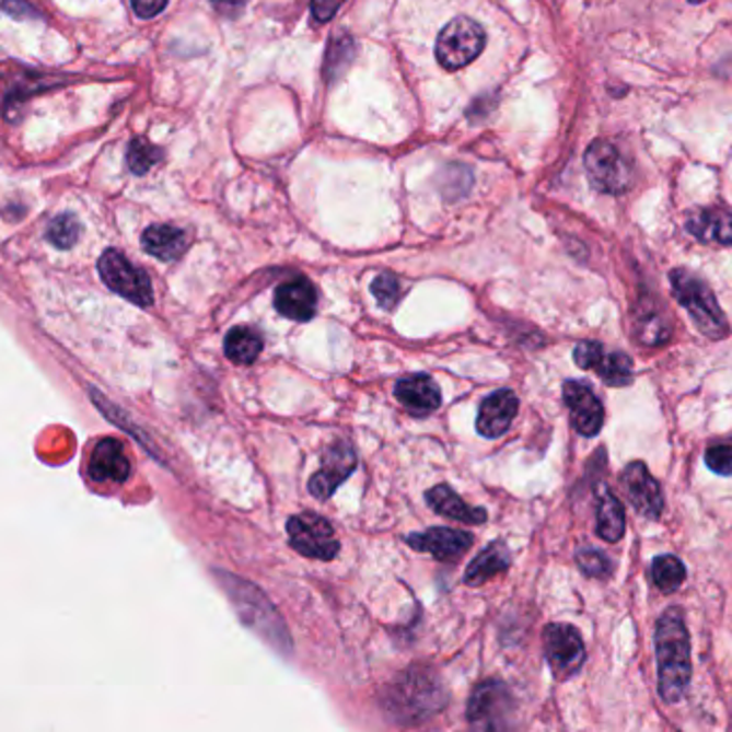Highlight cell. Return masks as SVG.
I'll return each instance as SVG.
<instances>
[{
    "instance_id": "6da1fadb",
    "label": "cell",
    "mask_w": 732,
    "mask_h": 732,
    "mask_svg": "<svg viewBox=\"0 0 732 732\" xmlns=\"http://www.w3.org/2000/svg\"><path fill=\"white\" fill-rule=\"evenodd\" d=\"M445 689L440 675L429 666H411L400 673L384 692L382 707L392 722L416 727L445 707Z\"/></svg>"
},
{
    "instance_id": "7a4b0ae2",
    "label": "cell",
    "mask_w": 732,
    "mask_h": 732,
    "mask_svg": "<svg viewBox=\"0 0 732 732\" xmlns=\"http://www.w3.org/2000/svg\"><path fill=\"white\" fill-rule=\"evenodd\" d=\"M217 579H219V585L225 589L228 597L232 600L244 628L259 636L277 653L290 658L293 651L292 635L283 617L275 608V604L268 600V595L259 586L239 579L230 572L217 570Z\"/></svg>"
},
{
    "instance_id": "3957f363",
    "label": "cell",
    "mask_w": 732,
    "mask_h": 732,
    "mask_svg": "<svg viewBox=\"0 0 732 732\" xmlns=\"http://www.w3.org/2000/svg\"><path fill=\"white\" fill-rule=\"evenodd\" d=\"M660 694L669 702L682 700L692 677L689 636L679 608L666 611L655 628Z\"/></svg>"
},
{
    "instance_id": "277c9868",
    "label": "cell",
    "mask_w": 732,
    "mask_h": 732,
    "mask_svg": "<svg viewBox=\"0 0 732 732\" xmlns=\"http://www.w3.org/2000/svg\"><path fill=\"white\" fill-rule=\"evenodd\" d=\"M671 288L702 335L709 339H722L729 333V322L711 288L702 279L689 270L677 268L671 272Z\"/></svg>"
},
{
    "instance_id": "5b68a950",
    "label": "cell",
    "mask_w": 732,
    "mask_h": 732,
    "mask_svg": "<svg viewBox=\"0 0 732 732\" xmlns=\"http://www.w3.org/2000/svg\"><path fill=\"white\" fill-rule=\"evenodd\" d=\"M516 702L510 687L501 682H483L469 698L467 724L469 732H512Z\"/></svg>"
},
{
    "instance_id": "8992f818",
    "label": "cell",
    "mask_w": 732,
    "mask_h": 732,
    "mask_svg": "<svg viewBox=\"0 0 732 732\" xmlns=\"http://www.w3.org/2000/svg\"><path fill=\"white\" fill-rule=\"evenodd\" d=\"M487 46L485 28L472 18H454L441 28L435 56L443 69L458 71L474 62Z\"/></svg>"
},
{
    "instance_id": "52a82bcc",
    "label": "cell",
    "mask_w": 732,
    "mask_h": 732,
    "mask_svg": "<svg viewBox=\"0 0 732 732\" xmlns=\"http://www.w3.org/2000/svg\"><path fill=\"white\" fill-rule=\"evenodd\" d=\"M585 170L591 185L602 194L619 196L632 185V167L628 159L606 140H595L586 148Z\"/></svg>"
},
{
    "instance_id": "ba28073f",
    "label": "cell",
    "mask_w": 732,
    "mask_h": 732,
    "mask_svg": "<svg viewBox=\"0 0 732 732\" xmlns=\"http://www.w3.org/2000/svg\"><path fill=\"white\" fill-rule=\"evenodd\" d=\"M98 275L103 283L112 292L127 298L129 302L138 306H150L152 304V286L147 272L131 264L123 253L118 251H105L98 259Z\"/></svg>"
},
{
    "instance_id": "9c48e42d",
    "label": "cell",
    "mask_w": 732,
    "mask_h": 732,
    "mask_svg": "<svg viewBox=\"0 0 732 732\" xmlns=\"http://www.w3.org/2000/svg\"><path fill=\"white\" fill-rule=\"evenodd\" d=\"M288 534L293 550L309 559L330 561L339 553V539L335 536L333 525L313 512L295 514L288 523Z\"/></svg>"
},
{
    "instance_id": "30bf717a",
    "label": "cell",
    "mask_w": 732,
    "mask_h": 732,
    "mask_svg": "<svg viewBox=\"0 0 732 732\" xmlns=\"http://www.w3.org/2000/svg\"><path fill=\"white\" fill-rule=\"evenodd\" d=\"M574 362L585 371H595L608 386H628L635 377L632 360L621 351H606L602 342H579L574 347Z\"/></svg>"
},
{
    "instance_id": "8fae6325",
    "label": "cell",
    "mask_w": 732,
    "mask_h": 732,
    "mask_svg": "<svg viewBox=\"0 0 732 732\" xmlns=\"http://www.w3.org/2000/svg\"><path fill=\"white\" fill-rule=\"evenodd\" d=\"M544 649L548 664L559 677L574 675L585 662V644L577 628L566 624H550L544 630Z\"/></svg>"
},
{
    "instance_id": "7c38bea8",
    "label": "cell",
    "mask_w": 732,
    "mask_h": 732,
    "mask_svg": "<svg viewBox=\"0 0 732 732\" xmlns=\"http://www.w3.org/2000/svg\"><path fill=\"white\" fill-rule=\"evenodd\" d=\"M356 463V452L347 441L333 443L322 456L319 472L309 483L311 495L317 499H328L353 474Z\"/></svg>"
},
{
    "instance_id": "4fadbf2b",
    "label": "cell",
    "mask_w": 732,
    "mask_h": 732,
    "mask_svg": "<svg viewBox=\"0 0 732 732\" xmlns=\"http://www.w3.org/2000/svg\"><path fill=\"white\" fill-rule=\"evenodd\" d=\"M621 488L636 512L644 519H658L664 510V495L647 465L635 461L621 474Z\"/></svg>"
},
{
    "instance_id": "5bb4252c",
    "label": "cell",
    "mask_w": 732,
    "mask_h": 732,
    "mask_svg": "<svg viewBox=\"0 0 732 732\" xmlns=\"http://www.w3.org/2000/svg\"><path fill=\"white\" fill-rule=\"evenodd\" d=\"M563 400L570 409L572 425L583 438H595L604 425V407L595 392L586 386L585 382H566L563 384Z\"/></svg>"
},
{
    "instance_id": "9a60e30c",
    "label": "cell",
    "mask_w": 732,
    "mask_h": 732,
    "mask_svg": "<svg viewBox=\"0 0 732 732\" xmlns=\"http://www.w3.org/2000/svg\"><path fill=\"white\" fill-rule=\"evenodd\" d=\"M407 544L420 553L433 555L440 561H456L469 550V546L474 544V537L461 530L435 527L425 534H411L407 537Z\"/></svg>"
},
{
    "instance_id": "2e32d148",
    "label": "cell",
    "mask_w": 732,
    "mask_h": 732,
    "mask_svg": "<svg viewBox=\"0 0 732 732\" xmlns=\"http://www.w3.org/2000/svg\"><path fill=\"white\" fill-rule=\"evenodd\" d=\"M396 400L414 416H429L433 414L441 403L440 386L433 377L425 373L407 375L396 382L394 388Z\"/></svg>"
},
{
    "instance_id": "e0dca14e",
    "label": "cell",
    "mask_w": 732,
    "mask_h": 732,
    "mask_svg": "<svg viewBox=\"0 0 732 732\" xmlns=\"http://www.w3.org/2000/svg\"><path fill=\"white\" fill-rule=\"evenodd\" d=\"M519 411V398L512 391H497L487 396L478 411V433L485 438L503 435Z\"/></svg>"
},
{
    "instance_id": "ac0fdd59",
    "label": "cell",
    "mask_w": 732,
    "mask_h": 732,
    "mask_svg": "<svg viewBox=\"0 0 732 732\" xmlns=\"http://www.w3.org/2000/svg\"><path fill=\"white\" fill-rule=\"evenodd\" d=\"M89 474L97 483L123 485L131 474V463L118 440H101L89 461Z\"/></svg>"
},
{
    "instance_id": "d6986e66",
    "label": "cell",
    "mask_w": 732,
    "mask_h": 732,
    "mask_svg": "<svg viewBox=\"0 0 732 732\" xmlns=\"http://www.w3.org/2000/svg\"><path fill=\"white\" fill-rule=\"evenodd\" d=\"M275 309L293 322H309L317 311V293L306 279H292L277 288Z\"/></svg>"
},
{
    "instance_id": "ffe728a7",
    "label": "cell",
    "mask_w": 732,
    "mask_h": 732,
    "mask_svg": "<svg viewBox=\"0 0 732 732\" xmlns=\"http://www.w3.org/2000/svg\"><path fill=\"white\" fill-rule=\"evenodd\" d=\"M687 232L700 243L732 244V214L718 208H698L685 217Z\"/></svg>"
},
{
    "instance_id": "44dd1931",
    "label": "cell",
    "mask_w": 732,
    "mask_h": 732,
    "mask_svg": "<svg viewBox=\"0 0 732 732\" xmlns=\"http://www.w3.org/2000/svg\"><path fill=\"white\" fill-rule=\"evenodd\" d=\"M187 232L174 225H150L142 234L144 251L161 262H176L187 251Z\"/></svg>"
},
{
    "instance_id": "7402d4cb",
    "label": "cell",
    "mask_w": 732,
    "mask_h": 732,
    "mask_svg": "<svg viewBox=\"0 0 732 732\" xmlns=\"http://www.w3.org/2000/svg\"><path fill=\"white\" fill-rule=\"evenodd\" d=\"M427 501L441 516H448V519H454V521H461V523L480 525V523L487 521V510L485 508L467 506L448 485L431 488L427 492Z\"/></svg>"
},
{
    "instance_id": "603a6c76",
    "label": "cell",
    "mask_w": 732,
    "mask_h": 732,
    "mask_svg": "<svg viewBox=\"0 0 732 732\" xmlns=\"http://www.w3.org/2000/svg\"><path fill=\"white\" fill-rule=\"evenodd\" d=\"M510 568V550L503 542H492L487 546L467 568L465 583L467 585H483L492 577L506 572Z\"/></svg>"
},
{
    "instance_id": "cb8c5ba5",
    "label": "cell",
    "mask_w": 732,
    "mask_h": 732,
    "mask_svg": "<svg viewBox=\"0 0 732 732\" xmlns=\"http://www.w3.org/2000/svg\"><path fill=\"white\" fill-rule=\"evenodd\" d=\"M597 536L606 542H619L626 534V512L611 490L600 492L597 501Z\"/></svg>"
},
{
    "instance_id": "d4e9b609",
    "label": "cell",
    "mask_w": 732,
    "mask_h": 732,
    "mask_svg": "<svg viewBox=\"0 0 732 732\" xmlns=\"http://www.w3.org/2000/svg\"><path fill=\"white\" fill-rule=\"evenodd\" d=\"M264 349V339L246 326H239L232 328L230 335L225 337V356L234 362V364H253L257 360V356Z\"/></svg>"
},
{
    "instance_id": "484cf974",
    "label": "cell",
    "mask_w": 732,
    "mask_h": 732,
    "mask_svg": "<svg viewBox=\"0 0 732 732\" xmlns=\"http://www.w3.org/2000/svg\"><path fill=\"white\" fill-rule=\"evenodd\" d=\"M651 581L664 593H673L684 585L685 566L675 555L655 557L651 563Z\"/></svg>"
},
{
    "instance_id": "4316f807",
    "label": "cell",
    "mask_w": 732,
    "mask_h": 732,
    "mask_svg": "<svg viewBox=\"0 0 732 732\" xmlns=\"http://www.w3.org/2000/svg\"><path fill=\"white\" fill-rule=\"evenodd\" d=\"M163 156L161 148L150 144L144 138H136L129 144V152H127V163L131 167L133 174H147L152 165H156Z\"/></svg>"
},
{
    "instance_id": "83f0119b",
    "label": "cell",
    "mask_w": 732,
    "mask_h": 732,
    "mask_svg": "<svg viewBox=\"0 0 732 732\" xmlns=\"http://www.w3.org/2000/svg\"><path fill=\"white\" fill-rule=\"evenodd\" d=\"M80 239V223L73 214L56 217L48 228V241L58 248H71Z\"/></svg>"
},
{
    "instance_id": "f1b7e54d",
    "label": "cell",
    "mask_w": 732,
    "mask_h": 732,
    "mask_svg": "<svg viewBox=\"0 0 732 732\" xmlns=\"http://www.w3.org/2000/svg\"><path fill=\"white\" fill-rule=\"evenodd\" d=\"M577 561L586 577H593V579H606L613 570L611 559L602 550H595V548H581L577 555Z\"/></svg>"
},
{
    "instance_id": "f546056e",
    "label": "cell",
    "mask_w": 732,
    "mask_h": 732,
    "mask_svg": "<svg viewBox=\"0 0 732 732\" xmlns=\"http://www.w3.org/2000/svg\"><path fill=\"white\" fill-rule=\"evenodd\" d=\"M441 178V189L448 197H463L472 187V172L463 165L445 167Z\"/></svg>"
},
{
    "instance_id": "4dcf8cb0",
    "label": "cell",
    "mask_w": 732,
    "mask_h": 732,
    "mask_svg": "<svg viewBox=\"0 0 732 732\" xmlns=\"http://www.w3.org/2000/svg\"><path fill=\"white\" fill-rule=\"evenodd\" d=\"M705 463L718 476H732V438L731 440L720 441V443H713L705 452Z\"/></svg>"
},
{
    "instance_id": "1f68e13d",
    "label": "cell",
    "mask_w": 732,
    "mask_h": 732,
    "mask_svg": "<svg viewBox=\"0 0 732 732\" xmlns=\"http://www.w3.org/2000/svg\"><path fill=\"white\" fill-rule=\"evenodd\" d=\"M371 292L377 298V302L384 306V309H394V304L398 302L400 298V286H398V279L391 275V272H384L380 275L373 286H371Z\"/></svg>"
},
{
    "instance_id": "d6a6232c",
    "label": "cell",
    "mask_w": 732,
    "mask_h": 732,
    "mask_svg": "<svg viewBox=\"0 0 732 732\" xmlns=\"http://www.w3.org/2000/svg\"><path fill=\"white\" fill-rule=\"evenodd\" d=\"M342 2L345 0H313L311 2V15L317 24H326L337 15Z\"/></svg>"
},
{
    "instance_id": "836d02e7",
    "label": "cell",
    "mask_w": 732,
    "mask_h": 732,
    "mask_svg": "<svg viewBox=\"0 0 732 732\" xmlns=\"http://www.w3.org/2000/svg\"><path fill=\"white\" fill-rule=\"evenodd\" d=\"M131 4L136 15H140L142 20H150L167 7V0H131Z\"/></svg>"
},
{
    "instance_id": "e575fe53",
    "label": "cell",
    "mask_w": 732,
    "mask_h": 732,
    "mask_svg": "<svg viewBox=\"0 0 732 732\" xmlns=\"http://www.w3.org/2000/svg\"><path fill=\"white\" fill-rule=\"evenodd\" d=\"M212 7L225 18H239L246 7V0H212Z\"/></svg>"
},
{
    "instance_id": "d590c367",
    "label": "cell",
    "mask_w": 732,
    "mask_h": 732,
    "mask_svg": "<svg viewBox=\"0 0 732 732\" xmlns=\"http://www.w3.org/2000/svg\"><path fill=\"white\" fill-rule=\"evenodd\" d=\"M2 7L13 15V18H35L37 11L26 4V0H4Z\"/></svg>"
},
{
    "instance_id": "8d00e7d4",
    "label": "cell",
    "mask_w": 732,
    "mask_h": 732,
    "mask_svg": "<svg viewBox=\"0 0 732 732\" xmlns=\"http://www.w3.org/2000/svg\"><path fill=\"white\" fill-rule=\"evenodd\" d=\"M689 2H694V4H698V2H705V0H689Z\"/></svg>"
}]
</instances>
